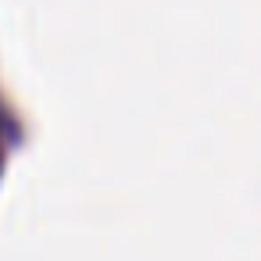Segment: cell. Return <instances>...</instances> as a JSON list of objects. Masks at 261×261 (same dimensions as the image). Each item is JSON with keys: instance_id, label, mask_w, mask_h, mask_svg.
<instances>
[]
</instances>
